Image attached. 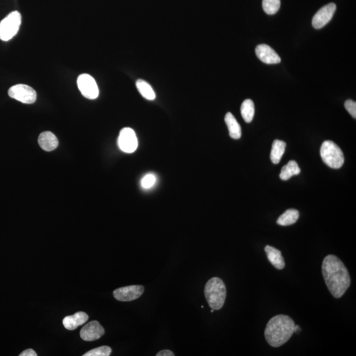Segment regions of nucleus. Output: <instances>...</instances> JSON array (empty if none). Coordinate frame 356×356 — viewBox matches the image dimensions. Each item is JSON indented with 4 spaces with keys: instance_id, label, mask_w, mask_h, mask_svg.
<instances>
[{
    "instance_id": "nucleus-1",
    "label": "nucleus",
    "mask_w": 356,
    "mask_h": 356,
    "mask_svg": "<svg viewBox=\"0 0 356 356\" xmlns=\"http://www.w3.org/2000/svg\"><path fill=\"white\" fill-rule=\"evenodd\" d=\"M322 274L328 290L333 297L341 298L350 286L348 270L339 257L328 255L322 263Z\"/></svg>"
},
{
    "instance_id": "nucleus-2",
    "label": "nucleus",
    "mask_w": 356,
    "mask_h": 356,
    "mask_svg": "<svg viewBox=\"0 0 356 356\" xmlns=\"http://www.w3.org/2000/svg\"><path fill=\"white\" fill-rule=\"evenodd\" d=\"M295 323L285 315H279L271 318L266 326L265 337L266 342L274 348L283 345L295 333Z\"/></svg>"
},
{
    "instance_id": "nucleus-3",
    "label": "nucleus",
    "mask_w": 356,
    "mask_h": 356,
    "mask_svg": "<svg viewBox=\"0 0 356 356\" xmlns=\"http://www.w3.org/2000/svg\"><path fill=\"white\" fill-rule=\"evenodd\" d=\"M204 296L211 309L219 310L223 307L226 298V288L223 280L214 277L204 286Z\"/></svg>"
},
{
    "instance_id": "nucleus-4",
    "label": "nucleus",
    "mask_w": 356,
    "mask_h": 356,
    "mask_svg": "<svg viewBox=\"0 0 356 356\" xmlns=\"http://www.w3.org/2000/svg\"><path fill=\"white\" fill-rule=\"evenodd\" d=\"M320 154L323 162L331 169H339L343 166L344 157L341 149L331 141H325L321 145Z\"/></svg>"
},
{
    "instance_id": "nucleus-5",
    "label": "nucleus",
    "mask_w": 356,
    "mask_h": 356,
    "mask_svg": "<svg viewBox=\"0 0 356 356\" xmlns=\"http://www.w3.org/2000/svg\"><path fill=\"white\" fill-rule=\"evenodd\" d=\"M22 24V15L13 11L0 22V40L8 41L14 37Z\"/></svg>"
},
{
    "instance_id": "nucleus-6",
    "label": "nucleus",
    "mask_w": 356,
    "mask_h": 356,
    "mask_svg": "<svg viewBox=\"0 0 356 356\" xmlns=\"http://www.w3.org/2000/svg\"><path fill=\"white\" fill-rule=\"evenodd\" d=\"M8 95L13 99L24 104H33L36 100V93L32 87L24 84L16 85L8 91Z\"/></svg>"
},
{
    "instance_id": "nucleus-7",
    "label": "nucleus",
    "mask_w": 356,
    "mask_h": 356,
    "mask_svg": "<svg viewBox=\"0 0 356 356\" xmlns=\"http://www.w3.org/2000/svg\"><path fill=\"white\" fill-rule=\"evenodd\" d=\"M77 86L80 92L88 99H96L99 95V89L95 79L90 75H80L77 79Z\"/></svg>"
},
{
    "instance_id": "nucleus-8",
    "label": "nucleus",
    "mask_w": 356,
    "mask_h": 356,
    "mask_svg": "<svg viewBox=\"0 0 356 356\" xmlns=\"http://www.w3.org/2000/svg\"><path fill=\"white\" fill-rule=\"evenodd\" d=\"M118 144L119 149L126 153H133L138 148L136 134L132 128H125L119 133Z\"/></svg>"
},
{
    "instance_id": "nucleus-9",
    "label": "nucleus",
    "mask_w": 356,
    "mask_h": 356,
    "mask_svg": "<svg viewBox=\"0 0 356 356\" xmlns=\"http://www.w3.org/2000/svg\"><path fill=\"white\" fill-rule=\"evenodd\" d=\"M144 290V287L141 285H132L116 289L113 295L115 299L120 302H131L141 297Z\"/></svg>"
},
{
    "instance_id": "nucleus-10",
    "label": "nucleus",
    "mask_w": 356,
    "mask_h": 356,
    "mask_svg": "<svg viewBox=\"0 0 356 356\" xmlns=\"http://www.w3.org/2000/svg\"><path fill=\"white\" fill-rule=\"evenodd\" d=\"M336 10L337 6L334 3L328 4V5L321 8L316 13L312 20V25L314 28L319 29L325 27L332 19Z\"/></svg>"
},
{
    "instance_id": "nucleus-11",
    "label": "nucleus",
    "mask_w": 356,
    "mask_h": 356,
    "mask_svg": "<svg viewBox=\"0 0 356 356\" xmlns=\"http://www.w3.org/2000/svg\"><path fill=\"white\" fill-rule=\"evenodd\" d=\"M105 330L99 322L96 321H91L85 325L81 330L80 336L83 341H95L100 339L104 334Z\"/></svg>"
},
{
    "instance_id": "nucleus-12",
    "label": "nucleus",
    "mask_w": 356,
    "mask_h": 356,
    "mask_svg": "<svg viewBox=\"0 0 356 356\" xmlns=\"http://www.w3.org/2000/svg\"><path fill=\"white\" fill-rule=\"evenodd\" d=\"M257 57L263 63L277 64L280 63L281 58L272 48L266 45H259L256 49Z\"/></svg>"
},
{
    "instance_id": "nucleus-13",
    "label": "nucleus",
    "mask_w": 356,
    "mask_h": 356,
    "mask_svg": "<svg viewBox=\"0 0 356 356\" xmlns=\"http://www.w3.org/2000/svg\"><path fill=\"white\" fill-rule=\"evenodd\" d=\"M88 319V315L85 312L79 311L73 316L66 317L63 319V325L66 329L73 330L86 323Z\"/></svg>"
},
{
    "instance_id": "nucleus-14",
    "label": "nucleus",
    "mask_w": 356,
    "mask_h": 356,
    "mask_svg": "<svg viewBox=\"0 0 356 356\" xmlns=\"http://www.w3.org/2000/svg\"><path fill=\"white\" fill-rule=\"evenodd\" d=\"M265 252L268 261L273 266L278 270L283 269L286 265H285L284 257H282V253L280 250L267 245L265 247Z\"/></svg>"
},
{
    "instance_id": "nucleus-15",
    "label": "nucleus",
    "mask_w": 356,
    "mask_h": 356,
    "mask_svg": "<svg viewBox=\"0 0 356 356\" xmlns=\"http://www.w3.org/2000/svg\"><path fill=\"white\" fill-rule=\"evenodd\" d=\"M38 144L43 150L50 152L58 146V140L52 132H45L39 135Z\"/></svg>"
},
{
    "instance_id": "nucleus-16",
    "label": "nucleus",
    "mask_w": 356,
    "mask_h": 356,
    "mask_svg": "<svg viewBox=\"0 0 356 356\" xmlns=\"http://www.w3.org/2000/svg\"><path fill=\"white\" fill-rule=\"evenodd\" d=\"M225 122L228 126L229 136L234 139H239L242 136V129L236 120L235 117L231 112H228L225 116Z\"/></svg>"
},
{
    "instance_id": "nucleus-17",
    "label": "nucleus",
    "mask_w": 356,
    "mask_h": 356,
    "mask_svg": "<svg viewBox=\"0 0 356 356\" xmlns=\"http://www.w3.org/2000/svg\"><path fill=\"white\" fill-rule=\"evenodd\" d=\"M299 211L296 209L290 208L280 215L277 220V224L280 226H286L295 224L299 219Z\"/></svg>"
},
{
    "instance_id": "nucleus-18",
    "label": "nucleus",
    "mask_w": 356,
    "mask_h": 356,
    "mask_svg": "<svg viewBox=\"0 0 356 356\" xmlns=\"http://www.w3.org/2000/svg\"><path fill=\"white\" fill-rule=\"evenodd\" d=\"M286 146V142L280 140H275L270 153V160L273 163L276 164H279L284 154Z\"/></svg>"
},
{
    "instance_id": "nucleus-19",
    "label": "nucleus",
    "mask_w": 356,
    "mask_h": 356,
    "mask_svg": "<svg viewBox=\"0 0 356 356\" xmlns=\"http://www.w3.org/2000/svg\"><path fill=\"white\" fill-rule=\"evenodd\" d=\"M300 172L301 170L298 163L295 160H290L288 164L282 167L280 178L282 180L286 181L294 176L298 175Z\"/></svg>"
},
{
    "instance_id": "nucleus-20",
    "label": "nucleus",
    "mask_w": 356,
    "mask_h": 356,
    "mask_svg": "<svg viewBox=\"0 0 356 356\" xmlns=\"http://www.w3.org/2000/svg\"><path fill=\"white\" fill-rule=\"evenodd\" d=\"M136 87L139 93L146 100H153L155 99V92L154 91L152 87L148 82L142 79H138L136 81Z\"/></svg>"
},
{
    "instance_id": "nucleus-21",
    "label": "nucleus",
    "mask_w": 356,
    "mask_h": 356,
    "mask_svg": "<svg viewBox=\"0 0 356 356\" xmlns=\"http://www.w3.org/2000/svg\"><path fill=\"white\" fill-rule=\"evenodd\" d=\"M241 114L245 122H252L255 114V106L251 99L243 101L241 107Z\"/></svg>"
},
{
    "instance_id": "nucleus-22",
    "label": "nucleus",
    "mask_w": 356,
    "mask_h": 356,
    "mask_svg": "<svg viewBox=\"0 0 356 356\" xmlns=\"http://www.w3.org/2000/svg\"><path fill=\"white\" fill-rule=\"evenodd\" d=\"M280 8V0H263V8L268 15H274Z\"/></svg>"
},
{
    "instance_id": "nucleus-23",
    "label": "nucleus",
    "mask_w": 356,
    "mask_h": 356,
    "mask_svg": "<svg viewBox=\"0 0 356 356\" xmlns=\"http://www.w3.org/2000/svg\"><path fill=\"white\" fill-rule=\"evenodd\" d=\"M111 353L112 348L110 347L102 346L89 351L83 356H109Z\"/></svg>"
},
{
    "instance_id": "nucleus-24",
    "label": "nucleus",
    "mask_w": 356,
    "mask_h": 356,
    "mask_svg": "<svg viewBox=\"0 0 356 356\" xmlns=\"http://www.w3.org/2000/svg\"><path fill=\"white\" fill-rule=\"evenodd\" d=\"M156 177L152 174H149L146 175L141 180V186L144 189H149L153 187L154 185L155 184Z\"/></svg>"
},
{
    "instance_id": "nucleus-25",
    "label": "nucleus",
    "mask_w": 356,
    "mask_h": 356,
    "mask_svg": "<svg viewBox=\"0 0 356 356\" xmlns=\"http://www.w3.org/2000/svg\"><path fill=\"white\" fill-rule=\"evenodd\" d=\"M344 107L347 111L351 115L353 118H356V103L352 100H346Z\"/></svg>"
},
{
    "instance_id": "nucleus-26",
    "label": "nucleus",
    "mask_w": 356,
    "mask_h": 356,
    "mask_svg": "<svg viewBox=\"0 0 356 356\" xmlns=\"http://www.w3.org/2000/svg\"><path fill=\"white\" fill-rule=\"evenodd\" d=\"M37 353L33 350V349H27V350L23 351L22 353H20L19 356H36Z\"/></svg>"
},
{
    "instance_id": "nucleus-27",
    "label": "nucleus",
    "mask_w": 356,
    "mask_h": 356,
    "mask_svg": "<svg viewBox=\"0 0 356 356\" xmlns=\"http://www.w3.org/2000/svg\"><path fill=\"white\" fill-rule=\"evenodd\" d=\"M175 354L171 350H164L159 351L157 354V356H174Z\"/></svg>"
},
{
    "instance_id": "nucleus-28",
    "label": "nucleus",
    "mask_w": 356,
    "mask_h": 356,
    "mask_svg": "<svg viewBox=\"0 0 356 356\" xmlns=\"http://www.w3.org/2000/svg\"><path fill=\"white\" fill-rule=\"evenodd\" d=\"M302 329L299 327V325H295V332L298 333V332L301 331Z\"/></svg>"
},
{
    "instance_id": "nucleus-29",
    "label": "nucleus",
    "mask_w": 356,
    "mask_h": 356,
    "mask_svg": "<svg viewBox=\"0 0 356 356\" xmlns=\"http://www.w3.org/2000/svg\"><path fill=\"white\" fill-rule=\"evenodd\" d=\"M214 311H215V310H214V309H211V313H213Z\"/></svg>"
}]
</instances>
